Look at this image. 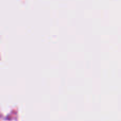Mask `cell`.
Listing matches in <instances>:
<instances>
[]
</instances>
